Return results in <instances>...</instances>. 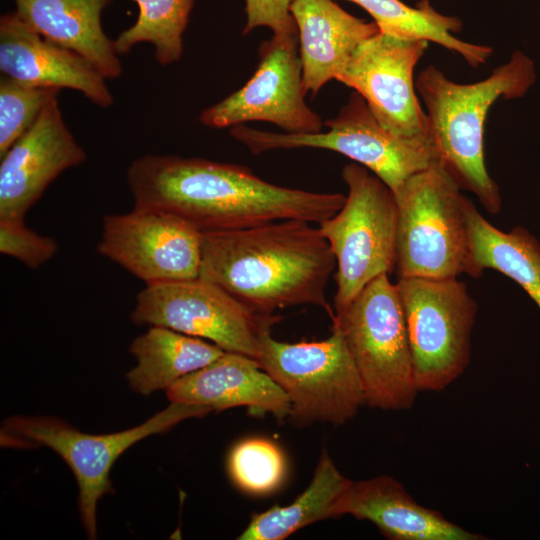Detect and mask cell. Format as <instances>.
<instances>
[{
    "mask_svg": "<svg viewBox=\"0 0 540 540\" xmlns=\"http://www.w3.org/2000/svg\"><path fill=\"white\" fill-rule=\"evenodd\" d=\"M350 482L323 449L308 487L291 504L252 515L238 539L283 540L312 523L336 518V506Z\"/></svg>",
    "mask_w": 540,
    "mask_h": 540,
    "instance_id": "cell-23",
    "label": "cell"
},
{
    "mask_svg": "<svg viewBox=\"0 0 540 540\" xmlns=\"http://www.w3.org/2000/svg\"><path fill=\"white\" fill-rule=\"evenodd\" d=\"M335 256L319 226L288 219L232 231L205 232L200 277L255 313L314 305L331 318L326 299Z\"/></svg>",
    "mask_w": 540,
    "mask_h": 540,
    "instance_id": "cell-2",
    "label": "cell"
},
{
    "mask_svg": "<svg viewBox=\"0 0 540 540\" xmlns=\"http://www.w3.org/2000/svg\"><path fill=\"white\" fill-rule=\"evenodd\" d=\"M291 14L298 30L302 85L316 95L330 80H337L358 46L380 32L342 9L333 0H292Z\"/></svg>",
    "mask_w": 540,
    "mask_h": 540,
    "instance_id": "cell-19",
    "label": "cell"
},
{
    "mask_svg": "<svg viewBox=\"0 0 540 540\" xmlns=\"http://www.w3.org/2000/svg\"><path fill=\"white\" fill-rule=\"evenodd\" d=\"M60 89L27 85L0 78V157L34 124Z\"/></svg>",
    "mask_w": 540,
    "mask_h": 540,
    "instance_id": "cell-27",
    "label": "cell"
},
{
    "mask_svg": "<svg viewBox=\"0 0 540 540\" xmlns=\"http://www.w3.org/2000/svg\"><path fill=\"white\" fill-rule=\"evenodd\" d=\"M0 71L27 85L79 91L101 108L114 103L106 78L95 66L42 37L15 11L0 17Z\"/></svg>",
    "mask_w": 540,
    "mask_h": 540,
    "instance_id": "cell-16",
    "label": "cell"
},
{
    "mask_svg": "<svg viewBox=\"0 0 540 540\" xmlns=\"http://www.w3.org/2000/svg\"><path fill=\"white\" fill-rule=\"evenodd\" d=\"M351 515L373 523L390 540H482L439 511L419 504L396 479L381 475L352 481L338 501L335 517Z\"/></svg>",
    "mask_w": 540,
    "mask_h": 540,
    "instance_id": "cell-18",
    "label": "cell"
},
{
    "mask_svg": "<svg viewBox=\"0 0 540 540\" xmlns=\"http://www.w3.org/2000/svg\"><path fill=\"white\" fill-rule=\"evenodd\" d=\"M324 125L329 128L326 132L290 134L240 124L230 127L229 134L255 155L277 149L335 151L367 168L393 193L410 176L436 162L430 141L407 140L391 134L355 91L338 114Z\"/></svg>",
    "mask_w": 540,
    "mask_h": 540,
    "instance_id": "cell-10",
    "label": "cell"
},
{
    "mask_svg": "<svg viewBox=\"0 0 540 540\" xmlns=\"http://www.w3.org/2000/svg\"><path fill=\"white\" fill-rule=\"evenodd\" d=\"M16 13L45 39L89 61L106 79L123 71L114 40L103 31L101 14L112 0H14Z\"/></svg>",
    "mask_w": 540,
    "mask_h": 540,
    "instance_id": "cell-20",
    "label": "cell"
},
{
    "mask_svg": "<svg viewBox=\"0 0 540 540\" xmlns=\"http://www.w3.org/2000/svg\"><path fill=\"white\" fill-rule=\"evenodd\" d=\"M170 402L199 405L211 411L246 407L253 415L289 417L290 401L257 360L225 351L207 366L185 375L166 390Z\"/></svg>",
    "mask_w": 540,
    "mask_h": 540,
    "instance_id": "cell-17",
    "label": "cell"
},
{
    "mask_svg": "<svg viewBox=\"0 0 540 540\" xmlns=\"http://www.w3.org/2000/svg\"><path fill=\"white\" fill-rule=\"evenodd\" d=\"M58 251L54 238L43 236L24 223V218H0V252L31 269L49 261Z\"/></svg>",
    "mask_w": 540,
    "mask_h": 540,
    "instance_id": "cell-28",
    "label": "cell"
},
{
    "mask_svg": "<svg viewBox=\"0 0 540 540\" xmlns=\"http://www.w3.org/2000/svg\"><path fill=\"white\" fill-rule=\"evenodd\" d=\"M204 406L171 402L164 410L133 428L110 434H88L53 417L12 416L1 428V445L26 449L45 446L69 466L78 484V507L87 536L96 539L98 501L114 493L110 471L123 452L142 439L170 430L179 422L203 417Z\"/></svg>",
    "mask_w": 540,
    "mask_h": 540,
    "instance_id": "cell-6",
    "label": "cell"
},
{
    "mask_svg": "<svg viewBox=\"0 0 540 540\" xmlns=\"http://www.w3.org/2000/svg\"><path fill=\"white\" fill-rule=\"evenodd\" d=\"M402 301L419 392H440L467 369L478 304L456 278H402Z\"/></svg>",
    "mask_w": 540,
    "mask_h": 540,
    "instance_id": "cell-9",
    "label": "cell"
},
{
    "mask_svg": "<svg viewBox=\"0 0 540 540\" xmlns=\"http://www.w3.org/2000/svg\"><path fill=\"white\" fill-rule=\"evenodd\" d=\"M134 207L173 214L201 232L298 219L320 224L346 196L275 185L245 166L198 157L144 155L127 169Z\"/></svg>",
    "mask_w": 540,
    "mask_h": 540,
    "instance_id": "cell-1",
    "label": "cell"
},
{
    "mask_svg": "<svg viewBox=\"0 0 540 540\" xmlns=\"http://www.w3.org/2000/svg\"><path fill=\"white\" fill-rule=\"evenodd\" d=\"M259 63L238 90L204 109L205 126L230 128L250 121L270 122L284 133L322 131L324 122L305 102L298 35L272 36L260 43Z\"/></svg>",
    "mask_w": 540,
    "mask_h": 540,
    "instance_id": "cell-12",
    "label": "cell"
},
{
    "mask_svg": "<svg viewBox=\"0 0 540 540\" xmlns=\"http://www.w3.org/2000/svg\"><path fill=\"white\" fill-rule=\"evenodd\" d=\"M129 350L137 364L126 379L134 392L145 396L166 390L225 352L214 343L162 326H151L132 341Z\"/></svg>",
    "mask_w": 540,
    "mask_h": 540,
    "instance_id": "cell-21",
    "label": "cell"
},
{
    "mask_svg": "<svg viewBox=\"0 0 540 540\" xmlns=\"http://www.w3.org/2000/svg\"><path fill=\"white\" fill-rule=\"evenodd\" d=\"M292 0H245L246 24L243 35L257 27H268L274 36L298 35L291 14Z\"/></svg>",
    "mask_w": 540,
    "mask_h": 540,
    "instance_id": "cell-29",
    "label": "cell"
},
{
    "mask_svg": "<svg viewBox=\"0 0 540 540\" xmlns=\"http://www.w3.org/2000/svg\"><path fill=\"white\" fill-rule=\"evenodd\" d=\"M342 178L348 187L343 206L318 224L336 260L334 316L341 315L371 280L396 268L393 191L355 162L343 168Z\"/></svg>",
    "mask_w": 540,
    "mask_h": 540,
    "instance_id": "cell-7",
    "label": "cell"
},
{
    "mask_svg": "<svg viewBox=\"0 0 540 540\" xmlns=\"http://www.w3.org/2000/svg\"><path fill=\"white\" fill-rule=\"evenodd\" d=\"M256 360L288 396L289 418L295 425H342L365 405L359 373L334 324L330 336L321 341L287 343L270 333Z\"/></svg>",
    "mask_w": 540,
    "mask_h": 540,
    "instance_id": "cell-8",
    "label": "cell"
},
{
    "mask_svg": "<svg viewBox=\"0 0 540 540\" xmlns=\"http://www.w3.org/2000/svg\"><path fill=\"white\" fill-rule=\"evenodd\" d=\"M535 81L534 62L521 51L513 52L506 63L475 83H456L433 65L415 80L436 162L462 190L472 192L490 214L500 212L502 201L485 164L487 115L499 99L520 98Z\"/></svg>",
    "mask_w": 540,
    "mask_h": 540,
    "instance_id": "cell-3",
    "label": "cell"
},
{
    "mask_svg": "<svg viewBox=\"0 0 540 540\" xmlns=\"http://www.w3.org/2000/svg\"><path fill=\"white\" fill-rule=\"evenodd\" d=\"M428 43L379 32L358 46L337 79L365 100L385 130L402 139L429 141L414 81Z\"/></svg>",
    "mask_w": 540,
    "mask_h": 540,
    "instance_id": "cell-14",
    "label": "cell"
},
{
    "mask_svg": "<svg viewBox=\"0 0 540 540\" xmlns=\"http://www.w3.org/2000/svg\"><path fill=\"white\" fill-rule=\"evenodd\" d=\"M227 467L230 478L239 489L265 495L283 483L287 464L276 443L264 438H249L231 449Z\"/></svg>",
    "mask_w": 540,
    "mask_h": 540,
    "instance_id": "cell-26",
    "label": "cell"
},
{
    "mask_svg": "<svg viewBox=\"0 0 540 540\" xmlns=\"http://www.w3.org/2000/svg\"><path fill=\"white\" fill-rule=\"evenodd\" d=\"M131 1L139 8L138 17L114 40L117 54H127L135 45L148 42L153 45L154 58L160 65L178 62L183 55V33L194 0Z\"/></svg>",
    "mask_w": 540,
    "mask_h": 540,
    "instance_id": "cell-25",
    "label": "cell"
},
{
    "mask_svg": "<svg viewBox=\"0 0 540 540\" xmlns=\"http://www.w3.org/2000/svg\"><path fill=\"white\" fill-rule=\"evenodd\" d=\"M437 163L410 176L397 203L396 273L402 278L468 274L469 199Z\"/></svg>",
    "mask_w": 540,
    "mask_h": 540,
    "instance_id": "cell-4",
    "label": "cell"
},
{
    "mask_svg": "<svg viewBox=\"0 0 540 540\" xmlns=\"http://www.w3.org/2000/svg\"><path fill=\"white\" fill-rule=\"evenodd\" d=\"M331 319L359 373L365 405L384 411L412 408L419 391L402 301L389 275L371 280Z\"/></svg>",
    "mask_w": 540,
    "mask_h": 540,
    "instance_id": "cell-5",
    "label": "cell"
},
{
    "mask_svg": "<svg viewBox=\"0 0 540 540\" xmlns=\"http://www.w3.org/2000/svg\"><path fill=\"white\" fill-rule=\"evenodd\" d=\"M280 319L253 312L201 277L146 285L131 312L135 324L167 327L255 360L264 337Z\"/></svg>",
    "mask_w": 540,
    "mask_h": 540,
    "instance_id": "cell-11",
    "label": "cell"
},
{
    "mask_svg": "<svg viewBox=\"0 0 540 540\" xmlns=\"http://www.w3.org/2000/svg\"><path fill=\"white\" fill-rule=\"evenodd\" d=\"M203 232L182 218L134 207L107 214L98 253L154 285L200 277Z\"/></svg>",
    "mask_w": 540,
    "mask_h": 540,
    "instance_id": "cell-13",
    "label": "cell"
},
{
    "mask_svg": "<svg viewBox=\"0 0 540 540\" xmlns=\"http://www.w3.org/2000/svg\"><path fill=\"white\" fill-rule=\"evenodd\" d=\"M87 158L53 98L34 124L0 157V218H24L47 187Z\"/></svg>",
    "mask_w": 540,
    "mask_h": 540,
    "instance_id": "cell-15",
    "label": "cell"
},
{
    "mask_svg": "<svg viewBox=\"0 0 540 540\" xmlns=\"http://www.w3.org/2000/svg\"><path fill=\"white\" fill-rule=\"evenodd\" d=\"M368 12L381 33L404 40L434 42L459 54L471 67L484 64L493 50L463 41L453 35L462 28L454 16L437 12L427 0L411 7L401 0H347Z\"/></svg>",
    "mask_w": 540,
    "mask_h": 540,
    "instance_id": "cell-24",
    "label": "cell"
},
{
    "mask_svg": "<svg viewBox=\"0 0 540 540\" xmlns=\"http://www.w3.org/2000/svg\"><path fill=\"white\" fill-rule=\"evenodd\" d=\"M469 236L468 275L496 270L518 283L540 309V243L527 229L505 232L493 226L470 200L467 207Z\"/></svg>",
    "mask_w": 540,
    "mask_h": 540,
    "instance_id": "cell-22",
    "label": "cell"
}]
</instances>
